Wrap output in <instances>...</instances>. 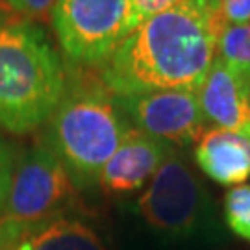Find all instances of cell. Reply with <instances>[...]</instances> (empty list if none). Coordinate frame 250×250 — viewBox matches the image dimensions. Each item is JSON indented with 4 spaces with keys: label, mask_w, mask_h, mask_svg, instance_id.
Masks as SVG:
<instances>
[{
    "label": "cell",
    "mask_w": 250,
    "mask_h": 250,
    "mask_svg": "<svg viewBox=\"0 0 250 250\" xmlns=\"http://www.w3.org/2000/svg\"><path fill=\"white\" fill-rule=\"evenodd\" d=\"M223 30L219 0H184L141 22L97 72L115 97L197 91L217 58Z\"/></svg>",
    "instance_id": "1"
},
{
    "label": "cell",
    "mask_w": 250,
    "mask_h": 250,
    "mask_svg": "<svg viewBox=\"0 0 250 250\" xmlns=\"http://www.w3.org/2000/svg\"><path fill=\"white\" fill-rule=\"evenodd\" d=\"M43 143L60 158L74 186H99L100 172L115 154L130 123L97 69L67 71L63 95L46 121Z\"/></svg>",
    "instance_id": "2"
},
{
    "label": "cell",
    "mask_w": 250,
    "mask_h": 250,
    "mask_svg": "<svg viewBox=\"0 0 250 250\" xmlns=\"http://www.w3.org/2000/svg\"><path fill=\"white\" fill-rule=\"evenodd\" d=\"M67 71L45 32L26 19L0 28V126L24 135L46 125Z\"/></svg>",
    "instance_id": "3"
},
{
    "label": "cell",
    "mask_w": 250,
    "mask_h": 250,
    "mask_svg": "<svg viewBox=\"0 0 250 250\" xmlns=\"http://www.w3.org/2000/svg\"><path fill=\"white\" fill-rule=\"evenodd\" d=\"M78 188L60 158L37 141L15 161L2 223L24 226L63 215H78Z\"/></svg>",
    "instance_id": "4"
},
{
    "label": "cell",
    "mask_w": 250,
    "mask_h": 250,
    "mask_svg": "<svg viewBox=\"0 0 250 250\" xmlns=\"http://www.w3.org/2000/svg\"><path fill=\"white\" fill-rule=\"evenodd\" d=\"M130 0H56L54 36L72 67L99 69L130 34Z\"/></svg>",
    "instance_id": "5"
},
{
    "label": "cell",
    "mask_w": 250,
    "mask_h": 250,
    "mask_svg": "<svg viewBox=\"0 0 250 250\" xmlns=\"http://www.w3.org/2000/svg\"><path fill=\"white\" fill-rule=\"evenodd\" d=\"M204 208V189L195 172L172 152L146 184L135 209L152 230L182 237L195 230Z\"/></svg>",
    "instance_id": "6"
},
{
    "label": "cell",
    "mask_w": 250,
    "mask_h": 250,
    "mask_svg": "<svg viewBox=\"0 0 250 250\" xmlns=\"http://www.w3.org/2000/svg\"><path fill=\"white\" fill-rule=\"evenodd\" d=\"M128 123L170 146L186 148L206 132L197 91L169 89L117 97Z\"/></svg>",
    "instance_id": "7"
},
{
    "label": "cell",
    "mask_w": 250,
    "mask_h": 250,
    "mask_svg": "<svg viewBox=\"0 0 250 250\" xmlns=\"http://www.w3.org/2000/svg\"><path fill=\"white\" fill-rule=\"evenodd\" d=\"M172 152L174 148L170 145L130 126L115 154L100 172L99 188L107 197L135 193L150 182Z\"/></svg>",
    "instance_id": "8"
},
{
    "label": "cell",
    "mask_w": 250,
    "mask_h": 250,
    "mask_svg": "<svg viewBox=\"0 0 250 250\" xmlns=\"http://www.w3.org/2000/svg\"><path fill=\"white\" fill-rule=\"evenodd\" d=\"M0 250H106L99 232L78 215L15 226L0 221Z\"/></svg>",
    "instance_id": "9"
},
{
    "label": "cell",
    "mask_w": 250,
    "mask_h": 250,
    "mask_svg": "<svg viewBox=\"0 0 250 250\" xmlns=\"http://www.w3.org/2000/svg\"><path fill=\"white\" fill-rule=\"evenodd\" d=\"M197 95L204 119L215 128L243 132L250 126V83L221 58H215Z\"/></svg>",
    "instance_id": "10"
},
{
    "label": "cell",
    "mask_w": 250,
    "mask_h": 250,
    "mask_svg": "<svg viewBox=\"0 0 250 250\" xmlns=\"http://www.w3.org/2000/svg\"><path fill=\"white\" fill-rule=\"evenodd\" d=\"M195 161L217 184L243 186L250 178V137L245 132L209 128L195 145Z\"/></svg>",
    "instance_id": "11"
},
{
    "label": "cell",
    "mask_w": 250,
    "mask_h": 250,
    "mask_svg": "<svg viewBox=\"0 0 250 250\" xmlns=\"http://www.w3.org/2000/svg\"><path fill=\"white\" fill-rule=\"evenodd\" d=\"M217 58L250 83V22L224 28L217 43Z\"/></svg>",
    "instance_id": "12"
},
{
    "label": "cell",
    "mask_w": 250,
    "mask_h": 250,
    "mask_svg": "<svg viewBox=\"0 0 250 250\" xmlns=\"http://www.w3.org/2000/svg\"><path fill=\"white\" fill-rule=\"evenodd\" d=\"M224 219L237 237L250 243V184L237 186L226 193Z\"/></svg>",
    "instance_id": "13"
},
{
    "label": "cell",
    "mask_w": 250,
    "mask_h": 250,
    "mask_svg": "<svg viewBox=\"0 0 250 250\" xmlns=\"http://www.w3.org/2000/svg\"><path fill=\"white\" fill-rule=\"evenodd\" d=\"M184 0H130V17H128V30L130 34L146 19L158 15L165 9L176 6ZM128 34V36H130Z\"/></svg>",
    "instance_id": "14"
},
{
    "label": "cell",
    "mask_w": 250,
    "mask_h": 250,
    "mask_svg": "<svg viewBox=\"0 0 250 250\" xmlns=\"http://www.w3.org/2000/svg\"><path fill=\"white\" fill-rule=\"evenodd\" d=\"M15 152L4 139H0V219L8 206L11 182H13V170H15Z\"/></svg>",
    "instance_id": "15"
},
{
    "label": "cell",
    "mask_w": 250,
    "mask_h": 250,
    "mask_svg": "<svg viewBox=\"0 0 250 250\" xmlns=\"http://www.w3.org/2000/svg\"><path fill=\"white\" fill-rule=\"evenodd\" d=\"M4 2L15 15L26 19L30 22L46 21L56 4V0H4Z\"/></svg>",
    "instance_id": "16"
},
{
    "label": "cell",
    "mask_w": 250,
    "mask_h": 250,
    "mask_svg": "<svg viewBox=\"0 0 250 250\" xmlns=\"http://www.w3.org/2000/svg\"><path fill=\"white\" fill-rule=\"evenodd\" d=\"M219 17L224 28L250 22V0H219Z\"/></svg>",
    "instance_id": "17"
},
{
    "label": "cell",
    "mask_w": 250,
    "mask_h": 250,
    "mask_svg": "<svg viewBox=\"0 0 250 250\" xmlns=\"http://www.w3.org/2000/svg\"><path fill=\"white\" fill-rule=\"evenodd\" d=\"M19 15H15L11 9L8 8V4L4 2V0H0V28L4 26V24H8L11 22L13 19H17Z\"/></svg>",
    "instance_id": "18"
},
{
    "label": "cell",
    "mask_w": 250,
    "mask_h": 250,
    "mask_svg": "<svg viewBox=\"0 0 250 250\" xmlns=\"http://www.w3.org/2000/svg\"><path fill=\"white\" fill-rule=\"evenodd\" d=\"M243 132H245V134H247V135H249V137H250V126H247V128H245Z\"/></svg>",
    "instance_id": "19"
}]
</instances>
